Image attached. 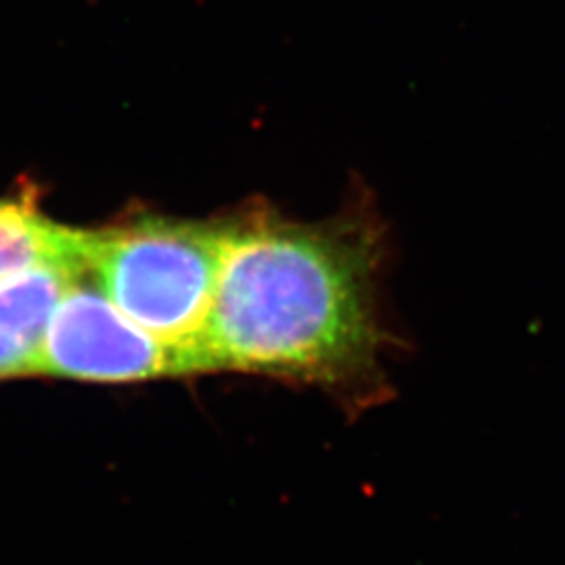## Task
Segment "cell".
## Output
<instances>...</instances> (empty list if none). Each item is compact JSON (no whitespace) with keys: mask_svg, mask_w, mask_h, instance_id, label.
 I'll use <instances>...</instances> for the list:
<instances>
[{"mask_svg":"<svg viewBox=\"0 0 565 565\" xmlns=\"http://www.w3.org/2000/svg\"><path fill=\"white\" fill-rule=\"evenodd\" d=\"M384 224L369 207L302 223L273 205L228 218L202 352L207 373L317 387L350 415L385 403Z\"/></svg>","mask_w":565,"mask_h":565,"instance_id":"6da1fadb","label":"cell"},{"mask_svg":"<svg viewBox=\"0 0 565 565\" xmlns=\"http://www.w3.org/2000/svg\"><path fill=\"white\" fill-rule=\"evenodd\" d=\"M90 231L61 226L32 203L0 202V277L42 264L86 270Z\"/></svg>","mask_w":565,"mask_h":565,"instance_id":"5b68a950","label":"cell"},{"mask_svg":"<svg viewBox=\"0 0 565 565\" xmlns=\"http://www.w3.org/2000/svg\"><path fill=\"white\" fill-rule=\"evenodd\" d=\"M228 221L145 218L90 231L86 270L121 312L160 342L195 354L223 266Z\"/></svg>","mask_w":565,"mask_h":565,"instance_id":"7a4b0ae2","label":"cell"},{"mask_svg":"<svg viewBox=\"0 0 565 565\" xmlns=\"http://www.w3.org/2000/svg\"><path fill=\"white\" fill-rule=\"evenodd\" d=\"M84 273L88 270L42 264L0 277V377L39 373L55 308Z\"/></svg>","mask_w":565,"mask_h":565,"instance_id":"277c9868","label":"cell"},{"mask_svg":"<svg viewBox=\"0 0 565 565\" xmlns=\"http://www.w3.org/2000/svg\"><path fill=\"white\" fill-rule=\"evenodd\" d=\"M86 275L67 287L55 308L39 373L88 382H139L202 373L195 354L147 333Z\"/></svg>","mask_w":565,"mask_h":565,"instance_id":"3957f363","label":"cell"}]
</instances>
